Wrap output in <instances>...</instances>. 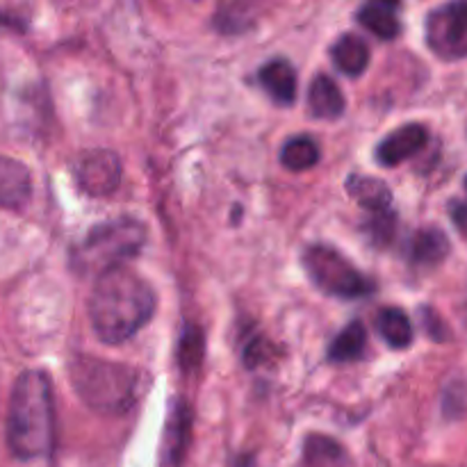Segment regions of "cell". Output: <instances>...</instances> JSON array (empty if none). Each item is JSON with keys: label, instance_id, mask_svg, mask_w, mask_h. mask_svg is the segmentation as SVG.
Instances as JSON below:
<instances>
[{"label": "cell", "instance_id": "21", "mask_svg": "<svg viewBox=\"0 0 467 467\" xmlns=\"http://www.w3.org/2000/svg\"><path fill=\"white\" fill-rule=\"evenodd\" d=\"M181 349H178V360H181L182 372H194L201 368L203 358V333L196 327H187L181 337Z\"/></svg>", "mask_w": 467, "mask_h": 467}, {"label": "cell", "instance_id": "18", "mask_svg": "<svg viewBox=\"0 0 467 467\" xmlns=\"http://www.w3.org/2000/svg\"><path fill=\"white\" fill-rule=\"evenodd\" d=\"M322 153H319V146L313 137L308 135H296L292 140L285 141L281 150V164L290 171H308L315 164L319 162Z\"/></svg>", "mask_w": 467, "mask_h": 467}, {"label": "cell", "instance_id": "1", "mask_svg": "<svg viewBox=\"0 0 467 467\" xmlns=\"http://www.w3.org/2000/svg\"><path fill=\"white\" fill-rule=\"evenodd\" d=\"M153 313V287L135 269L123 265L96 278L89 296V319L100 342L121 345L130 340L150 322Z\"/></svg>", "mask_w": 467, "mask_h": 467}, {"label": "cell", "instance_id": "12", "mask_svg": "<svg viewBox=\"0 0 467 467\" xmlns=\"http://www.w3.org/2000/svg\"><path fill=\"white\" fill-rule=\"evenodd\" d=\"M331 59L337 71L349 78H358L369 64V46L360 36L345 35L333 44Z\"/></svg>", "mask_w": 467, "mask_h": 467}, {"label": "cell", "instance_id": "4", "mask_svg": "<svg viewBox=\"0 0 467 467\" xmlns=\"http://www.w3.org/2000/svg\"><path fill=\"white\" fill-rule=\"evenodd\" d=\"M146 242V228L137 219L121 217L91 228L82 244L73 251V267L80 274H100L123 267Z\"/></svg>", "mask_w": 467, "mask_h": 467}, {"label": "cell", "instance_id": "17", "mask_svg": "<svg viewBox=\"0 0 467 467\" xmlns=\"http://www.w3.org/2000/svg\"><path fill=\"white\" fill-rule=\"evenodd\" d=\"M377 328L392 349H406L413 342V324L401 308H383L377 315Z\"/></svg>", "mask_w": 467, "mask_h": 467}, {"label": "cell", "instance_id": "11", "mask_svg": "<svg viewBox=\"0 0 467 467\" xmlns=\"http://www.w3.org/2000/svg\"><path fill=\"white\" fill-rule=\"evenodd\" d=\"M260 85L281 105H292L296 99V73L287 59H272L258 71Z\"/></svg>", "mask_w": 467, "mask_h": 467}, {"label": "cell", "instance_id": "2", "mask_svg": "<svg viewBox=\"0 0 467 467\" xmlns=\"http://www.w3.org/2000/svg\"><path fill=\"white\" fill-rule=\"evenodd\" d=\"M55 442V409L50 379L27 369L16 379L7 410V445L21 461L48 456Z\"/></svg>", "mask_w": 467, "mask_h": 467}, {"label": "cell", "instance_id": "10", "mask_svg": "<svg viewBox=\"0 0 467 467\" xmlns=\"http://www.w3.org/2000/svg\"><path fill=\"white\" fill-rule=\"evenodd\" d=\"M308 108L315 119H327V121H331V119H337L345 114L347 100L333 78L315 76L308 89Z\"/></svg>", "mask_w": 467, "mask_h": 467}, {"label": "cell", "instance_id": "22", "mask_svg": "<svg viewBox=\"0 0 467 467\" xmlns=\"http://www.w3.org/2000/svg\"><path fill=\"white\" fill-rule=\"evenodd\" d=\"M368 228L369 235H372V240L377 242V244H388V242L392 240V235H395V214H392L390 210L377 213Z\"/></svg>", "mask_w": 467, "mask_h": 467}, {"label": "cell", "instance_id": "6", "mask_svg": "<svg viewBox=\"0 0 467 467\" xmlns=\"http://www.w3.org/2000/svg\"><path fill=\"white\" fill-rule=\"evenodd\" d=\"M427 44L438 57L463 59L467 57V0L447 3L433 9L424 26Z\"/></svg>", "mask_w": 467, "mask_h": 467}, {"label": "cell", "instance_id": "8", "mask_svg": "<svg viewBox=\"0 0 467 467\" xmlns=\"http://www.w3.org/2000/svg\"><path fill=\"white\" fill-rule=\"evenodd\" d=\"M429 141V132L422 123H406L386 137L377 149V160L383 167H397L404 160L413 158Z\"/></svg>", "mask_w": 467, "mask_h": 467}, {"label": "cell", "instance_id": "23", "mask_svg": "<svg viewBox=\"0 0 467 467\" xmlns=\"http://www.w3.org/2000/svg\"><path fill=\"white\" fill-rule=\"evenodd\" d=\"M450 213H451V222H454V226L459 228V233H463L467 237V203H463V201H454Z\"/></svg>", "mask_w": 467, "mask_h": 467}, {"label": "cell", "instance_id": "19", "mask_svg": "<svg viewBox=\"0 0 467 467\" xmlns=\"http://www.w3.org/2000/svg\"><path fill=\"white\" fill-rule=\"evenodd\" d=\"M365 342H368V331L360 322H351L336 340L331 342L328 349V360L333 363H351L358 360L365 351Z\"/></svg>", "mask_w": 467, "mask_h": 467}, {"label": "cell", "instance_id": "14", "mask_svg": "<svg viewBox=\"0 0 467 467\" xmlns=\"http://www.w3.org/2000/svg\"><path fill=\"white\" fill-rule=\"evenodd\" d=\"M347 190L369 213H386L390 210L392 192L383 181L372 176H349L347 178Z\"/></svg>", "mask_w": 467, "mask_h": 467}, {"label": "cell", "instance_id": "24", "mask_svg": "<svg viewBox=\"0 0 467 467\" xmlns=\"http://www.w3.org/2000/svg\"><path fill=\"white\" fill-rule=\"evenodd\" d=\"M465 190H467V178H465Z\"/></svg>", "mask_w": 467, "mask_h": 467}, {"label": "cell", "instance_id": "13", "mask_svg": "<svg viewBox=\"0 0 467 467\" xmlns=\"http://www.w3.org/2000/svg\"><path fill=\"white\" fill-rule=\"evenodd\" d=\"M397 5L395 3H368L358 9V23L368 32L383 41H390L400 35L401 23L397 18Z\"/></svg>", "mask_w": 467, "mask_h": 467}, {"label": "cell", "instance_id": "16", "mask_svg": "<svg viewBox=\"0 0 467 467\" xmlns=\"http://www.w3.org/2000/svg\"><path fill=\"white\" fill-rule=\"evenodd\" d=\"M450 255V240L438 228H424L410 242V260L420 267H436Z\"/></svg>", "mask_w": 467, "mask_h": 467}, {"label": "cell", "instance_id": "20", "mask_svg": "<svg viewBox=\"0 0 467 467\" xmlns=\"http://www.w3.org/2000/svg\"><path fill=\"white\" fill-rule=\"evenodd\" d=\"M306 463L310 467H345L347 459L342 447L336 441L324 436H310L304 447Z\"/></svg>", "mask_w": 467, "mask_h": 467}, {"label": "cell", "instance_id": "7", "mask_svg": "<svg viewBox=\"0 0 467 467\" xmlns=\"http://www.w3.org/2000/svg\"><path fill=\"white\" fill-rule=\"evenodd\" d=\"M73 173L80 190L89 196H108L121 182V160L108 149H94L82 153L73 164Z\"/></svg>", "mask_w": 467, "mask_h": 467}, {"label": "cell", "instance_id": "15", "mask_svg": "<svg viewBox=\"0 0 467 467\" xmlns=\"http://www.w3.org/2000/svg\"><path fill=\"white\" fill-rule=\"evenodd\" d=\"M190 429H192V410L185 404L178 401L173 409L171 418H169L167 438H164V463L178 465L182 461V454L190 442Z\"/></svg>", "mask_w": 467, "mask_h": 467}, {"label": "cell", "instance_id": "5", "mask_svg": "<svg viewBox=\"0 0 467 467\" xmlns=\"http://www.w3.org/2000/svg\"><path fill=\"white\" fill-rule=\"evenodd\" d=\"M304 265L315 285L340 299H360L372 292V283L340 254L327 244H313L306 249Z\"/></svg>", "mask_w": 467, "mask_h": 467}, {"label": "cell", "instance_id": "3", "mask_svg": "<svg viewBox=\"0 0 467 467\" xmlns=\"http://www.w3.org/2000/svg\"><path fill=\"white\" fill-rule=\"evenodd\" d=\"M68 377L78 397L100 415H123L141 392V374L135 368L96 356H76L68 365Z\"/></svg>", "mask_w": 467, "mask_h": 467}, {"label": "cell", "instance_id": "9", "mask_svg": "<svg viewBox=\"0 0 467 467\" xmlns=\"http://www.w3.org/2000/svg\"><path fill=\"white\" fill-rule=\"evenodd\" d=\"M32 178L23 162L0 155V208L16 210L30 201Z\"/></svg>", "mask_w": 467, "mask_h": 467}]
</instances>
